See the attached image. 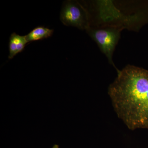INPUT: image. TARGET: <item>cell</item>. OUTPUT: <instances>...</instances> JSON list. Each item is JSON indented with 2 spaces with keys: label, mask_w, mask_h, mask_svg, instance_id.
Returning a JSON list of instances; mask_svg holds the SVG:
<instances>
[{
  "label": "cell",
  "mask_w": 148,
  "mask_h": 148,
  "mask_svg": "<svg viewBox=\"0 0 148 148\" xmlns=\"http://www.w3.org/2000/svg\"><path fill=\"white\" fill-rule=\"evenodd\" d=\"M108 93L117 115L128 129H148V70L127 65L117 72Z\"/></svg>",
  "instance_id": "1"
},
{
  "label": "cell",
  "mask_w": 148,
  "mask_h": 148,
  "mask_svg": "<svg viewBox=\"0 0 148 148\" xmlns=\"http://www.w3.org/2000/svg\"><path fill=\"white\" fill-rule=\"evenodd\" d=\"M120 29L111 27L98 29L90 27L86 31L91 38L97 43L101 51L106 56L110 64L116 69L117 72L119 70L115 66L112 56L120 38Z\"/></svg>",
  "instance_id": "2"
},
{
  "label": "cell",
  "mask_w": 148,
  "mask_h": 148,
  "mask_svg": "<svg viewBox=\"0 0 148 148\" xmlns=\"http://www.w3.org/2000/svg\"><path fill=\"white\" fill-rule=\"evenodd\" d=\"M60 19L67 26L87 30L90 27V13L84 5L75 1L65 2L62 6Z\"/></svg>",
  "instance_id": "3"
},
{
  "label": "cell",
  "mask_w": 148,
  "mask_h": 148,
  "mask_svg": "<svg viewBox=\"0 0 148 148\" xmlns=\"http://www.w3.org/2000/svg\"><path fill=\"white\" fill-rule=\"evenodd\" d=\"M28 43L27 36H20L15 33L11 34L9 42V59H12L18 53L22 52Z\"/></svg>",
  "instance_id": "4"
},
{
  "label": "cell",
  "mask_w": 148,
  "mask_h": 148,
  "mask_svg": "<svg viewBox=\"0 0 148 148\" xmlns=\"http://www.w3.org/2000/svg\"><path fill=\"white\" fill-rule=\"evenodd\" d=\"M53 30L43 26H38L33 29L27 36L28 42L48 38L52 36Z\"/></svg>",
  "instance_id": "5"
},
{
  "label": "cell",
  "mask_w": 148,
  "mask_h": 148,
  "mask_svg": "<svg viewBox=\"0 0 148 148\" xmlns=\"http://www.w3.org/2000/svg\"><path fill=\"white\" fill-rule=\"evenodd\" d=\"M52 148H59V146L57 145H54Z\"/></svg>",
  "instance_id": "6"
}]
</instances>
